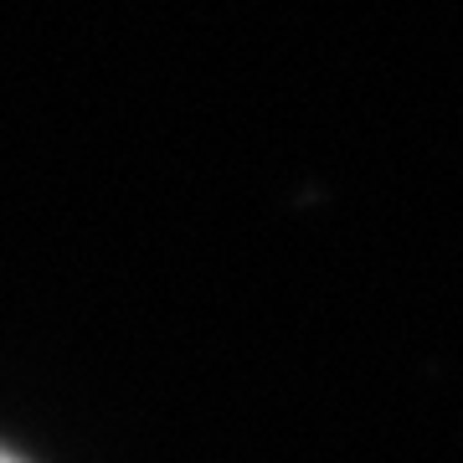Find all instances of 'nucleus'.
I'll return each instance as SVG.
<instances>
[{"label": "nucleus", "mask_w": 463, "mask_h": 463, "mask_svg": "<svg viewBox=\"0 0 463 463\" xmlns=\"http://www.w3.org/2000/svg\"><path fill=\"white\" fill-rule=\"evenodd\" d=\"M0 463H21V458H11V453H0Z\"/></svg>", "instance_id": "obj_1"}]
</instances>
